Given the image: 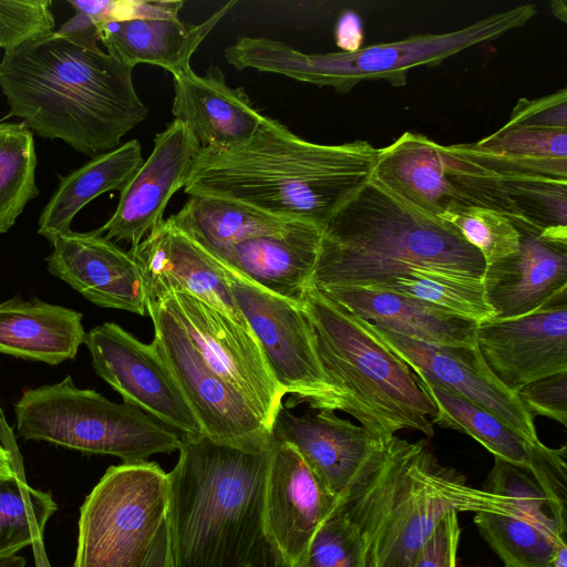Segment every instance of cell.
Listing matches in <instances>:
<instances>
[{
  "mask_svg": "<svg viewBox=\"0 0 567 567\" xmlns=\"http://www.w3.org/2000/svg\"><path fill=\"white\" fill-rule=\"evenodd\" d=\"M133 70L97 43L54 30L4 51L0 89L9 115L40 137L61 140L93 158L120 146L148 115Z\"/></svg>",
  "mask_w": 567,
  "mask_h": 567,
  "instance_id": "6da1fadb",
  "label": "cell"
},
{
  "mask_svg": "<svg viewBox=\"0 0 567 567\" xmlns=\"http://www.w3.org/2000/svg\"><path fill=\"white\" fill-rule=\"evenodd\" d=\"M379 148L367 141L319 144L266 116L245 143L199 148L184 192L227 198L288 220L330 219L372 174Z\"/></svg>",
  "mask_w": 567,
  "mask_h": 567,
  "instance_id": "7a4b0ae2",
  "label": "cell"
},
{
  "mask_svg": "<svg viewBox=\"0 0 567 567\" xmlns=\"http://www.w3.org/2000/svg\"><path fill=\"white\" fill-rule=\"evenodd\" d=\"M486 264L451 225L371 175L322 227L316 289H373L414 271L483 280Z\"/></svg>",
  "mask_w": 567,
  "mask_h": 567,
  "instance_id": "3957f363",
  "label": "cell"
},
{
  "mask_svg": "<svg viewBox=\"0 0 567 567\" xmlns=\"http://www.w3.org/2000/svg\"><path fill=\"white\" fill-rule=\"evenodd\" d=\"M270 449L183 435L167 473L172 567H248L265 539Z\"/></svg>",
  "mask_w": 567,
  "mask_h": 567,
  "instance_id": "277c9868",
  "label": "cell"
},
{
  "mask_svg": "<svg viewBox=\"0 0 567 567\" xmlns=\"http://www.w3.org/2000/svg\"><path fill=\"white\" fill-rule=\"evenodd\" d=\"M338 504L360 542L359 567H412L443 516L460 512L517 511L513 499L468 486L442 466L429 442L393 435Z\"/></svg>",
  "mask_w": 567,
  "mask_h": 567,
  "instance_id": "5b68a950",
  "label": "cell"
},
{
  "mask_svg": "<svg viewBox=\"0 0 567 567\" xmlns=\"http://www.w3.org/2000/svg\"><path fill=\"white\" fill-rule=\"evenodd\" d=\"M299 305L320 363L342 395L343 412L381 440L401 430L433 436L434 403L371 322L312 286Z\"/></svg>",
  "mask_w": 567,
  "mask_h": 567,
  "instance_id": "8992f818",
  "label": "cell"
},
{
  "mask_svg": "<svg viewBox=\"0 0 567 567\" xmlns=\"http://www.w3.org/2000/svg\"><path fill=\"white\" fill-rule=\"evenodd\" d=\"M536 14L534 4L493 13L455 31L419 34L390 43L362 47L354 52L305 53L266 37H239L225 49L226 61L237 70L280 74L299 82L329 86L346 93L361 82L385 80L406 84L417 66H434L466 49L496 40L524 27Z\"/></svg>",
  "mask_w": 567,
  "mask_h": 567,
  "instance_id": "52a82bcc",
  "label": "cell"
},
{
  "mask_svg": "<svg viewBox=\"0 0 567 567\" xmlns=\"http://www.w3.org/2000/svg\"><path fill=\"white\" fill-rule=\"evenodd\" d=\"M14 414L23 440L113 455L123 463L178 451L183 440V434L128 402L115 403L94 390L78 388L71 375L25 390Z\"/></svg>",
  "mask_w": 567,
  "mask_h": 567,
  "instance_id": "ba28073f",
  "label": "cell"
},
{
  "mask_svg": "<svg viewBox=\"0 0 567 567\" xmlns=\"http://www.w3.org/2000/svg\"><path fill=\"white\" fill-rule=\"evenodd\" d=\"M371 175L434 216L450 208L481 207L505 215L518 230L534 231L511 197L505 177L482 162L470 143L441 145L405 132L379 148Z\"/></svg>",
  "mask_w": 567,
  "mask_h": 567,
  "instance_id": "9c48e42d",
  "label": "cell"
},
{
  "mask_svg": "<svg viewBox=\"0 0 567 567\" xmlns=\"http://www.w3.org/2000/svg\"><path fill=\"white\" fill-rule=\"evenodd\" d=\"M167 503V473L157 463L110 466L80 508L72 567H143Z\"/></svg>",
  "mask_w": 567,
  "mask_h": 567,
  "instance_id": "30bf717a",
  "label": "cell"
},
{
  "mask_svg": "<svg viewBox=\"0 0 567 567\" xmlns=\"http://www.w3.org/2000/svg\"><path fill=\"white\" fill-rule=\"evenodd\" d=\"M225 276L272 377L290 395L285 406L305 403L311 410L343 411L342 395L320 363L300 305L262 289L227 266Z\"/></svg>",
  "mask_w": 567,
  "mask_h": 567,
  "instance_id": "8fae6325",
  "label": "cell"
},
{
  "mask_svg": "<svg viewBox=\"0 0 567 567\" xmlns=\"http://www.w3.org/2000/svg\"><path fill=\"white\" fill-rule=\"evenodd\" d=\"M154 340L187 403L210 440L249 450L272 444V431L255 409L205 362L178 318L163 300H147Z\"/></svg>",
  "mask_w": 567,
  "mask_h": 567,
  "instance_id": "7c38bea8",
  "label": "cell"
},
{
  "mask_svg": "<svg viewBox=\"0 0 567 567\" xmlns=\"http://www.w3.org/2000/svg\"><path fill=\"white\" fill-rule=\"evenodd\" d=\"M96 374L128 402L184 436L204 434L158 343L137 340L115 322L85 336Z\"/></svg>",
  "mask_w": 567,
  "mask_h": 567,
  "instance_id": "4fadbf2b",
  "label": "cell"
},
{
  "mask_svg": "<svg viewBox=\"0 0 567 567\" xmlns=\"http://www.w3.org/2000/svg\"><path fill=\"white\" fill-rule=\"evenodd\" d=\"M162 299L209 368L240 393L272 431L286 393L272 377L252 332L192 295L172 292Z\"/></svg>",
  "mask_w": 567,
  "mask_h": 567,
  "instance_id": "5bb4252c",
  "label": "cell"
},
{
  "mask_svg": "<svg viewBox=\"0 0 567 567\" xmlns=\"http://www.w3.org/2000/svg\"><path fill=\"white\" fill-rule=\"evenodd\" d=\"M476 344L493 374L516 394L567 372V288L527 315L477 324Z\"/></svg>",
  "mask_w": 567,
  "mask_h": 567,
  "instance_id": "9a60e30c",
  "label": "cell"
},
{
  "mask_svg": "<svg viewBox=\"0 0 567 567\" xmlns=\"http://www.w3.org/2000/svg\"><path fill=\"white\" fill-rule=\"evenodd\" d=\"M372 326L380 339L415 375L491 412L524 439L540 442L535 417L518 395L493 374L477 347L430 344Z\"/></svg>",
  "mask_w": 567,
  "mask_h": 567,
  "instance_id": "2e32d148",
  "label": "cell"
},
{
  "mask_svg": "<svg viewBox=\"0 0 567 567\" xmlns=\"http://www.w3.org/2000/svg\"><path fill=\"white\" fill-rule=\"evenodd\" d=\"M338 501L293 447L272 441L265 486L264 536L288 567L301 565L311 539Z\"/></svg>",
  "mask_w": 567,
  "mask_h": 567,
  "instance_id": "e0dca14e",
  "label": "cell"
},
{
  "mask_svg": "<svg viewBox=\"0 0 567 567\" xmlns=\"http://www.w3.org/2000/svg\"><path fill=\"white\" fill-rule=\"evenodd\" d=\"M199 148L189 128L174 120L155 136L150 156L121 190L115 212L96 230L136 247L165 220L167 204L184 187Z\"/></svg>",
  "mask_w": 567,
  "mask_h": 567,
  "instance_id": "ac0fdd59",
  "label": "cell"
},
{
  "mask_svg": "<svg viewBox=\"0 0 567 567\" xmlns=\"http://www.w3.org/2000/svg\"><path fill=\"white\" fill-rule=\"evenodd\" d=\"M128 251L140 266L146 301L185 292L250 330L226 280L225 266L169 218Z\"/></svg>",
  "mask_w": 567,
  "mask_h": 567,
  "instance_id": "d6986e66",
  "label": "cell"
},
{
  "mask_svg": "<svg viewBox=\"0 0 567 567\" xmlns=\"http://www.w3.org/2000/svg\"><path fill=\"white\" fill-rule=\"evenodd\" d=\"M272 437L293 447L337 497L350 488L385 442L333 411L311 410L298 416L284 404L275 417Z\"/></svg>",
  "mask_w": 567,
  "mask_h": 567,
  "instance_id": "ffe728a7",
  "label": "cell"
},
{
  "mask_svg": "<svg viewBox=\"0 0 567 567\" xmlns=\"http://www.w3.org/2000/svg\"><path fill=\"white\" fill-rule=\"evenodd\" d=\"M48 271L92 303L144 316L146 291L140 266L130 251L96 229L68 231L52 243Z\"/></svg>",
  "mask_w": 567,
  "mask_h": 567,
  "instance_id": "44dd1931",
  "label": "cell"
},
{
  "mask_svg": "<svg viewBox=\"0 0 567 567\" xmlns=\"http://www.w3.org/2000/svg\"><path fill=\"white\" fill-rule=\"evenodd\" d=\"M435 405L432 423L473 437L495 457L529 471L547 496L567 508V446L530 442L491 412L415 375Z\"/></svg>",
  "mask_w": 567,
  "mask_h": 567,
  "instance_id": "7402d4cb",
  "label": "cell"
},
{
  "mask_svg": "<svg viewBox=\"0 0 567 567\" xmlns=\"http://www.w3.org/2000/svg\"><path fill=\"white\" fill-rule=\"evenodd\" d=\"M174 78L172 113L185 124L202 148L225 150L248 141L265 115L252 105L243 87L227 84L219 66L205 74L189 70Z\"/></svg>",
  "mask_w": 567,
  "mask_h": 567,
  "instance_id": "603a6c76",
  "label": "cell"
},
{
  "mask_svg": "<svg viewBox=\"0 0 567 567\" xmlns=\"http://www.w3.org/2000/svg\"><path fill=\"white\" fill-rule=\"evenodd\" d=\"M321 236V226L297 220L213 256L262 289L299 303L310 285Z\"/></svg>",
  "mask_w": 567,
  "mask_h": 567,
  "instance_id": "cb8c5ba5",
  "label": "cell"
},
{
  "mask_svg": "<svg viewBox=\"0 0 567 567\" xmlns=\"http://www.w3.org/2000/svg\"><path fill=\"white\" fill-rule=\"evenodd\" d=\"M519 233L518 250L485 268L484 293L495 319L527 315L567 288V243Z\"/></svg>",
  "mask_w": 567,
  "mask_h": 567,
  "instance_id": "d4e9b609",
  "label": "cell"
},
{
  "mask_svg": "<svg viewBox=\"0 0 567 567\" xmlns=\"http://www.w3.org/2000/svg\"><path fill=\"white\" fill-rule=\"evenodd\" d=\"M237 4L229 1L198 24L179 17L135 18L97 25V41L121 62L159 66L173 76L192 70L190 59L202 42Z\"/></svg>",
  "mask_w": 567,
  "mask_h": 567,
  "instance_id": "484cf974",
  "label": "cell"
},
{
  "mask_svg": "<svg viewBox=\"0 0 567 567\" xmlns=\"http://www.w3.org/2000/svg\"><path fill=\"white\" fill-rule=\"evenodd\" d=\"M318 290L372 324L411 339L436 346L477 347V323L441 311L421 300L362 288Z\"/></svg>",
  "mask_w": 567,
  "mask_h": 567,
  "instance_id": "4316f807",
  "label": "cell"
},
{
  "mask_svg": "<svg viewBox=\"0 0 567 567\" xmlns=\"http://www.w3.org/2000/svg\"><path fill=\"white\" fill-rule=\"evenodd\" d=\"M83 315L16 296L0 302V353L51 365L73 359L84 343Z\"/></svg>",
  "mask_w": 567,
  "mask_h": 567,
  "instance_id": "83f0119b",
  "label": "cell"
},
{
  "mask_svg": "<svg viewBox=\"0 0 567 567\" xmlns=\"http://www.w3.org/2000/svg\"><path fill=\"white\" fill-rule=\"evenodd\" d=\"M138 140H131L62 177L42 209L38 234L52 243L71 230L75 215L97 196L122 190L143 164Z\"/></svg>",
  "mask_w": 567,
  "mask_h": 567,
  "instance_id": "f1b7e54d",
  "label": "cell"
},
{
  "mask_svg": "<svg viewBox=\"0 0 567 567\" xmlns=\"http://www.w3.org/2000/svg\"><path fill=\"white\" fill-rule=\"evenodd\" d=\"M470 145L482 162L505 178L567 179V128L507 122Z\"/></svg>",
  "mask_w": 567,
  "mask_h": 567,
  "instance_id": "f546056e",
  "label": "cell"
},
{
  "mask_svg": "<svg viewBox=\"0 0 567 567\" xmlns=\"http://www.w3.org/2000/svg\"><path fill=\"white\" fill-rule=\"evenodd\" d=\"M168 218L212 255L244 240L276 233L297 221L236 200L206 195H190L182 209Z\"/></svg>",
  "mask_w": 567,
  "mask_h": 567,
  "instance_id": "4dcf8cb0",
  "label": "cell"
},
{
  "mask_svg": "<svg viewBox=\"0 0 567 567\" xmlns=\"http://www.w3.org/2000/svg\"><path fill=\"white\" fill-rule=\"evenodd\" d=\"M474 522L505 567H548L567 525L519 508L515 513L478 512Z\"/></svg>",
  "mask_w": 567,
  "mask_h": 567,
  "instance_id": "1f68e13d",
  "label": "cell"
},
{
  "mask_svg": "<svg viewBox=\"0 0 567 567\" xmlns=\"http://www.w3.org/2000/svg\"><path fill=\"white\" fill-rule=\"evenodd\" d=\"M35 171L32 131L22 122L0 121V234L7 233L39 195Z\"/></svg>",
  "mask_w": 567,
  "mask_h": 567,
  "instance_id": "d6a6232c",
  "label": "cell"
},
{
  "mask_svg": "<svg viewBox=\"0 0 567 567\" xmlns=\"http://www.w3.org/2000/svg\"><path fill=\"white\" fill-rule=\"evenodd\" d=\"M372 290L408 296L477 324L495 317L485 298L483 280L414 271L379 285Z\"/></svg>",
  "mask_w": 567,
  "mask_h": 567,
  "instance_id": "836d02e7",
  "label": "cell"
},
{
  "mask_svg": "<svg viewBox=\"0 0 567 567\" xmlns=\"http://www.w3.org/2000/svg\"><path fill=\"white\" fill-rule=\"evenodd\" d=\"M58 505L50 492L31 487L16 474L0 484V556L14 555L43 540L44 529Z\"/></svg>",
  "mask_w": 567,
  "mask_h": 567,
  "instance_id": "e575fe53",
  "label": "cell"
},
{
  "mask_svg": "<svg viewBox=\"0 0 567 567\" xmlns=\"http://www.w3.org/2000/svg\"><path fill=\"white\" fill-rule=\"evenodd\" d=\"M480 251L486 266L515 254L520 233L503 214L481 207L450 208L437 216Z\"/></svg>",
  "mask_w": 567,
  "mask_h": 567,
  "instance_id": "d590c367",
  "label": "cell"
},
{
  "mask_svg": "<svg viewBox=\"0 0 567 567\" xmlns=\"http://www.w3.org/2000/svg\"><path fill=\"white\" fill-rule=\"evenodd\" d=\"M359 565L358 533L343 509L337 504L316 532L299 567H359Z\"/></svg>",
  "mask_w": 567,
  "mask_h": 567,
  "instance_id": "8d00e7d4",
  "label": "cell"
},
{
  "mask_svg": "<svg viewBox=\"0 0 567 567\" xmlns=\"http://www.w3.org/2000/svg\"><path fill=\"white\" fill-rule=\"evenodd\" d=\"M52 1H0V49L11 50L54 31Z\"/></svg>",
  "mask_w": 567,
  "mask_h": 567,
  "instance_id": "74e56055",
  "label": "cell"
},
{
  "mask_svg": "<svg viewBox=\"0 0 567 567\" xmlns=\"http://www.w3.org/2000/svg\"><path fill=\"white\" fill-rule=\"evenodd\" d=\"M517 395L534 417L546 416L567 426V372L532 382Z\"/></svg>",
  "mask_w": 567,
  "mask_h": 567,
  "instance_id": "f35d334b",
  "label": "cell"
},
{
  "mask_svg": "<svg viewBox=\"0 0 567 567\" xmlns=\"http://www.w3.org/2000/svg\"><path fill=\"white\" fill-rule=\"evenodd\" d=\"M458 512L449 511L417 551L412 567H455L461 529Z\"/></svg>",
  "mask_w": 567,
  "mask_h": 567,
  "instance_id": "ab89813d",
  "label": "cell"
},
{
  "mask_svg": "<svg viewBox=\"0 0 567 567\" xmlns=\"http://www.w3.org/2000/svg\"><path fill=\"white\" fill-rule=\"evenodd\" d=\"M507 122L567 128L566 89L539 99L522 97Z\"/></svg>",
  "mask_w": 567,
  "mask_h": 567,
  "instance_id": "60d3db41",
  "label": "cell"
},
{
  "mask_svg": "<svg viewBox=\"0 0 567 567\" xmlns=\"http://www.w3.org/2000/svg\"><path fill=\"white\" fill-rule=\"evenodd\" d=\"M337 45L343 52H354L362 48L364 35L360 17L353 11H344L334 30Z\"/></svg>",
  "mask_w": 567,
  "mask_h": 567,
  "instance_id": "b9f144b4",
  "label": "cell"
},
{
  "mask_svg": "<svg viewBox=\"0 0 567 567\" xmlns=\"http://www.w3.org/2000/svg\"><path fill=\"white\" fill-rule=\"evenodd\" d=\"M143 567H172L167 520L164 522L158 530Z\"/></svg>",
  "mask_w": 567,
  "mask_h": 567,
  "instance_id": "7bdbcfd3",
  "label": "cell"
},
{
  "mask_svg": "<svg viewBox=\"0 0 567 567\" xmlns=\"http://www.w3.org/2000/svg\"><path fill=\"white\" fill-rule=\"evenodd\" d=\"M248 567H288L269 543L264 539Z\"/></svg>",
  "mask_w": 567,
  "mask_h": 567,
  "instance_id": "ee69618b",
  "label": "cell"
},
{
  "mask_svg": "<svg viewBox=\"0 0 567 567\" xmlns=\"http://www.w3.org/2000/svg\"><path fill=\"white\" fill-rule=\"evenodd\" d=\"M16 474L21 475L17 468L12 455L0 442V484L13 477Z\"/></svg>",
  "mask_w": 567,
  "mask_h": 567,
  "instance_id": "f6af8a7d",
  "label": "cell"
},
{
  "mask_svg": "<svg viewBox=\"0 0 567 567\" xmlns=\"http://www.w3.org/2000/svg\"><path fill=\"white\" fill-rule=\"evenodd\" d=\"M0 442L8 450H11L17 446L13 432H12L11 427L7 424L1 408H0Z\"/></svg>",
  "mask_w": 567,
  "mask_h": 567,
  "instance_id": "bcb514c9",
  "label": "cell"
},
{
  "mask_svg": "<svg viewBox=\"0 0 567 567\" xmlns=\"http://www.w3.org/2000/svg\"><path fill=\"white\" fill-rule=\"evenodd\" d=\"M548 567H567V542L558 544Z\"/></svg>",
  "mask_w": 567,
  "mask_h": 567,
  "instance_id": "7dc6e473",
  "label": "cell"
},
{
  "mask_svg": "<svg viewBox=\"0 0 567 567\" xmlns=\"http://www.w3.org/2000/svg\"><path fill=\"white\" fill-rule=\"evenodd\" d=\"M32 547H33L35 567H51L48 556H47L43 540L37 542L35 544L32 545Z\"/></svg>",
  "mask_w": 567,
  "mask_h": 567,
  "instance_id": "c3c4849f",
  "label": "cell"
},
{
  "mask_svg": "<svg viewBox=\"0 0 567 567\" xmlns=\"http://www.w3.org/2000/svg\"><path fill=\"white\" fill-rule=\"evenodd\" d=\"M27 561L22 556H0V567H25Z\"/></svg>",
  "mask_w": 567,
  "mask_h": 567,
  "instance_id": "681fc988",
  "label": "cell"
},
{
  "mask_svg": "<svg viewBox=\"0 0 567 567\" xmlns=\"http://www.w3.org/2000/svg\"><path fill=\"white\" fill-rule=\"evenodd\" d=\"M553 14L559 19L561 22L566 23L567 21V6L564 0L551 1L550 3Z\"/></svg>",
  "mask_w": 567,
  "mask_h": 567,
  "instance_id": "f907efd6",
  "label": "cell"
}]
</instances>
